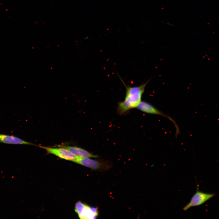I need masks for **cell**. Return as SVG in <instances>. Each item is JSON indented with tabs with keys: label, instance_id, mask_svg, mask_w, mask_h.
I'll return each mask as SVG.
<instances>
[{
	"label": "cell",
	"instance_id": "7a4b0ae2",
	"mask_svg": "<svg viewBox=\"0 0 219 219\" xmlns=\"http://www.w3.org/2000/svg\"><path fill=\"white\" fill-rule=\"evenodd\" d=\"M73 162L91 169L98 170H106L112 166V164L109 162L96 160L89 158L77 156Z\"/></svg>",
	"mask_w": 219,
	"mask_h": 219
},
{
	"label": "cell",
	"instance_id": "52a82bcc",
	"mask_svg": "<svg viewBox=\"0 0 219 219\" xmlns=\"http://www.w3.org/2000/svg\"><path fill=\"white\" fill-rule=\"evenodd\" d=\"M0 142L12 144H33L15 136L2 134H0Z\"/></svg>",
	"mask_w": 219,
	"mask_h": 219
},
{
	"label": "cell",
	"instance_id": "8992f818",
	"mask_svg": "<svg viewBox=\"0 0 219 219\" xmlns=\"http://www.w3.org/2000/svg\"><path fill=\"white\" fill-rule=\"evenodd\" d=\"M41 147L45 149L48 153L65 160L73 161L77 157L63 147L59 148L41 146Z\"/></svg>",
	"mask_w": 219,
	"mask_h": 219
},
{
	"label": "cell",
	"instance_id": "277c9868",
	"mask_svg": "<svg viewBox=\"0 0 219 219\" xmlns=\"http://www.w3.org/2000/svg\"><path fill=\"white\" fill-rule=\"evenodd\" d=\"M215 196L214 193H208L197 190L191 198L189 203L183 208L186 211L192 207L200 206Z\"/></svg>",
	"mask_w": 219,
	"mask_h": 219
},
{
	"label": "cell",
	"instance_id": "6da1fadb",
	"mask_svg": "<svg viewBox=\"0 0 219 219\" xmlns=\"http://www.w3.org/2000/svg\"><path fill=\"white\" fill-rule=\"evenodd\" d=\"M121 80L126 87V92L124 100L118 104L117 112L120 115L126 114L131 109L137 108L141 101L142 96L148 82L138 86L130 87L127 85Z\"/></svg>",
	"mask_w": 219,
	"mask_h": 219
},
{
	"label": "cell",
	"instance_id": "3957f363",
	"mask_svg": "<svg viewBox=\"0 0 219 219\" xmlns=\"http://www.w3.org/2000/svg\"><path fill=\"white\" fill-rule=\"evenodd\" d=\"M75 210L80 219H95L99 214L96 208L91 207L81 201L76 203Z\"/></svg>",
	"mask_w": 219,
	"mask_h": 219
},
{
	"label": "cell",
	"instance_id": "5b68a950",
	"mask_svg": "<svg viewBox=\"0 0 219 219\" xmlns=\"http://www.w3.org/2000/svg\"><path fill=\"white\" fill-rule=\"evenodd\" d=\"M137 108L143 112L152 114L157 115L163 116L171 120L175 124L176 130V134L179 133L178 127L176 122L170 117L164 114L155 106L146 102L141 101L138 105Z\"/></svg>",
	"mask_w": 219,
	"mask_h": 219
},
{
	"label": "cell",
	"instance_id": "ba28073f",
	"mask_svg": "<svg viewBox=\"0 0 219 219\" xmlns=\"http://www.w3.org/2000/svg\"><path fill=\"white\" fill-rule=\"evenodd\" d=\"M72 154L77 157L83 158H96L98 157L97 155H94L87 150L80 147L76 146H64Z\"/></svg>",
	"mask_w": 219,
	"mask_h": 219
}]
</instances>
